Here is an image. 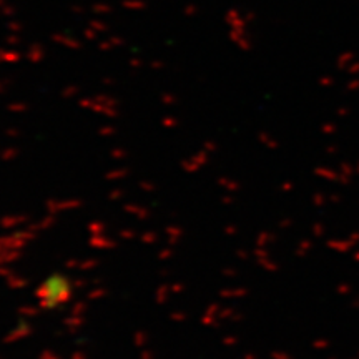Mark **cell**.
I'll return each instance as SVG.
<instances>
[{
	"label": "cell",
	"instance_id": "1",
	"mask_svg": "<svg viewBox=\"0 0 359 359\" xmlns=\"http://www.w3.org/2000/svg\"><path fill=\"white\" fill-rule=\"evenodd\" d=\"M43 306H57L62 305L69 296V283L64 278H50L45 281L38 291Z\"/></svg>",
	"mask_w": 359,
	"mask_h": 359
}]
</instances>
